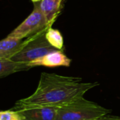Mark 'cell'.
<instances>
[{"label":"cell","mask_w":120,"mask_h":120,"mask_svg":"<svg viewBox=\"0 0 120 120\" xmlns=\"http://www.w3.org/2000/svg\"><path fill=\"white\" fill-rule=\"evenodd\" d=\"M33 3H36V2H39V1H41V0H31Z\"/></svg>","instance_id":"cell-13"},{"label":"cell","mask_w":120,"mask_h":120,"mask_svg":"<svg viewBox=\"0 0 120 120\" xmlns=\"http://www.w3.org/2000/svg\"><path fill=\"white\" fill-rule=\"evenodd\" d=\"M98 82H82L80 77L42 72L35 91L30 96L18 101L16 109L55 106L60 107L84 97Z\"/></svg>","instance_id":"cell-1"},{"label":"cell","mask_w":120,"mask_h":120,"mask_svg":"<svg viewBox=\"0 0 120 120\" xmlns=\"http://www.w3.org/2000/svg\"><path fill=\"white\" fill-rule=\"evenodd\" d=\"M59 107L41 106L16 109L22 120H56Z\"/></svg>","instance_id":"cell-5"},{"label":"cell","mask_w":120,"mask_h":120,"mask_svg":"<svg viewBox=\"0 0 120 120\" xmlns=\"http://www.w3.org/2000/svg\"><path fill=\"white\" fill-rule=\"evenodd\" d=\"M63 0H41L39 1L40 8L46 18L48 23L51 25L53 24L61 8Z\"/></svg>","instance_id":"cell-9"},{"label":"cell","mask_w":120,"mask_h":120,"mask_svg":"<svg viewBox=\"0 0 120 120\" xmlns=\"http://www.w3.org/2000/svg\"><path fill=\"white\" fill-rule=\"evenodd\" d=\"M70 63L71 60L66 55H65L61 50H58L30 62L28 63V65L32 68L37 66L56 68L60 66L69 67Z\"/></svg>","instance_id":"cell-6"},{"label":"cell","mask_w":120,"mask_h":120,"mask_svg":"<svg viewBox=\"0 0 120 120\" xmlns=\"http://www.w3.org/2000/svg\"><path fill=\"white\" fill-rule=\"evenodd\" d=\"M95 120H120V117H114V116H103L98 119Z\"/></svg>","instance_id":"cell-12"},{"label":"cell","mask_w":120,"mask_h":120,"mask_svg":"<svg viewBox=\"0 0 120 120\" xmlns=\"http://www.w3.org/2000/svg\"><path fill=\"white\" fill-rule=\"evenodd\" d=\"M49 28L24 39L19 51L10 59L28 63L49 53L58 51V49L49 44L46 37V32Z\"/></svg>","instance_id":"cell-3"},{"label":"cell","mask_w":120,"mask_h":120,"mask_svg":"<svg viewBox=\"0 0 120 120\" xmlns=\"http://www.w3.org/2000/svg\"><path fill=\"white\" fill-rule=\"evenodd\" d=\"M32 68L27 63L17 62L11 59L0 58V77H6L13 73L27 71Z\"/></svg>","instance_id":"cell-8"},{"label":"cell","mask_w":120,"mask_h":120,"mask_svg":"<svg viewBox=\"0 0 120 120\" xmlns=\"http://www.w3.org/2000/svg\"><path fill=\"white\" fill-rule=\"evenodd\" d=\"M0 120H22V118L17 110H8L0 112Z\"/></svg>","instance_id":"cell-11"},{"label":"cell","mask_w":120,"mask_h":120,"mask_svg":"<svg viewBox=\"0 0 120 120\" xmlns=\"http://www.w3.org/2000/svg\"><path fill=\"white\" fill-rule=\"evenodd\" d=\"M46 37L49 44L58 50H61L63 48V37L61 33L58 30L52 27H50L46 34Z\"/></svg>","instance_id":"cell-10"},{"label":"cell","mask_w":120,"mask_h":120,"mask_svg":"<svg viewBox=\"0 0 120 120\" xmlns=\"http://www.w3.org/2000/svg\"><path fill=\"white\" fill-rule=\"evenodd\" d=\"M24 39L7 36L0 41V58L10 59L20 49Z\"/></svg>","instance_id":"cell-7"},{"label":"cell","mask_w":120,"mask_h":120,"mask_svg":"<svg viewBox=\"0 0 120 120\" xmlns=\"http://www.w3.org/2000/svg\"><path fill=\"white\" fill-rule=\"evenodd\" d=\"M42 13L39 2L34 3V9L28 17L17 27L8 34V36L20 39H26L32 37L41 31L51 27Z\"/></svg>","instance_id":"cell-4"},{"label":"cell","mask_w":120,"mask_h":120,"mask_svg":"<svg viewBox=\"0 0 120 120\" xmlns=\"http://www.w3.org/2000/svg\"><path fill=\"white\" fill-rule=\"evenodd\" d=\"M111 112L84 97L58 108L56 120H95Z\"/></svg>","instance_id":"cell-2"}]
</instances>
